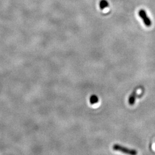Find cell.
<instances>
[{"label":"cell","instance_id":"5b68a950","mask_svg":"<svg viewBox=\"0 0 155 155\" xmlns=\"http://www.w3.org/2000/svg\"><path fill=\"white\" fill-rule=\"evenodd\" d=\"M109 6V3L106 0H101L100 2V7L101 10H103Z\"/></svg>","mask_w":155,"mask_h":155},{"label":"cell","instance_id":"7a4b0ae2","mask_svg":"<svg viewBox=\"0 0 155 155\" xmlns=\"http://www.w3.org/2000/svg\"><path fill=\"white\" fill-rule=\"evenodd\" d=\"M139 15L140 16V17L142 19L143 23H144V24L145 25V26H146L147 27H149V26H151V25H152L151 20L148 17L146 12L144 10L141 9L140 11H139Z\"/></svg>","mask_w":155,"mask_h":155},{"label":"cell","instance_id":"277c9868","mask_svg":"<svg viewBox=\"0 0 155 155\" xmlns=\"http://www.w3.org/2000/svg\"><path fill=\"white\" fill-rule=\"evenodd\" d=\"M99 101V98L96 95H92L90 98V102L91 105H95L98 103Z\"/></svg>","mask_w":155,"mask_h":155},{"label":"cell","instance_id":"3957f363","mask_svg":"<svg viewBox=\"0 0 155 155\" xmlns=\"http://www.w3.org/2000/svg\"><path fill=\"white\" fill-rule=\"evenodd\" d=\"M137 97V89H136L132 92V94L130 95L129 98H128V103L130 105L133 106L134 105V103L136 102V100Z\"/></svg>","mask_w":155,"mask_h":155},{"label":"cell","instance_id":"6da1fadb","mask_svg":"<svg viewBox=\"0 0 155 155\" xmlns=\"http://www.w3.org/2000/svg\"><path fill=\"white\" fill-rule=\"evenodd\" d=\"M113 149L116 151L121 152L122 153L128 154V155H135L137 154V151L132 149H129L128 148L123 146L122 145L119 144H114L113 146Z\"/></svg>","mask_w":155,"mask_h":155}]
</instances>
